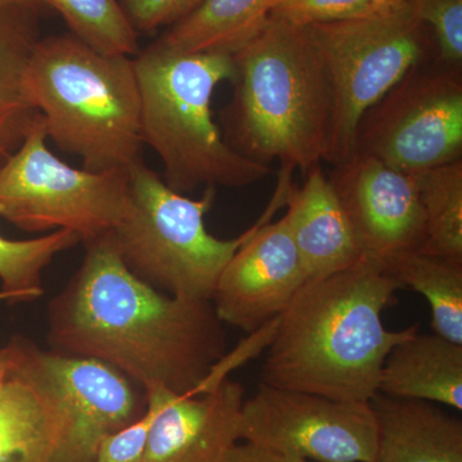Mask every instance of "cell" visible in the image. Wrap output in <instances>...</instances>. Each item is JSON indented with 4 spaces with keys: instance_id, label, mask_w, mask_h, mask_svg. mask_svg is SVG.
Returning <instances> with one entry per match:
<instances>
[{
    "instance_id": "484cf974",
    "label": "cell",
    "mask_w": 462,
    "mask_h": 462,
    "mask_svg": "<svg viewBox=\"0 0 462 462\" xmlns=\"http://www.w3.org/2000/svg\"><path fill=\"white\" fill-rule=\"evenodd\" d=\"M373 11L366 0H279L272 18L297 27L322 25Z\"/></svg>"
},
{
    "instance_id": "7a4b0ae2",
    "label": "cell",
    "mask_w": 462,
    "mask_h": 462,
    "mask_svg": "<svg viewBox=\"0 0 462 462\" xmlns=\"http://www.w3.org/2000/svg\"><path fill=\"white\" fill-rule=\"evenodd\" d=\"M398 284L378 261L309 281L281 315L261 383L333 400L370 402L385 358L419 333V325L389 330L382 320Z\"/></svg>"
},
{
    "instance_id": "9a60e30c",
    "label": "cell",
    "mask_w": 462,
    "mask_h": 462,
    "mask_svg": "<svg viewBox=\"0 0 462 462\" xmlns=\"http://www.w3.org/2000/svg\"><path fill=\"white\" fill-rule=\"evenodd\" d=\"M0 384V462H60L67 433L56 394L27 366L23 338Z\"/></svg>"
},
{
    "instance_id": "603a6c76",
    "label": "cell",
    "mask_w": 462,
    "mask_h": 462,
    "mask_svg": "<svg viewBox=\"0 0 462 462\" xmlns=\"http://www.w3.org/2000/svg\"><path fill=\"white\" fill-rule=\"evenodd\" d=\"M80 238L69 230L51 231L47 236L11 240L0 234V291L8 303L27 302L42 296V272L57 254L76 247Z\"/></svg>"
},
{
    "instance_id": "30bf717a",
    "label": "cell",
    "mask_w": 462,
    "mask_h": 462,
    "mask_svg": "<svg viewBox=\"0 0 462 462\" xmlns=\"http://www.w3.org/2000/svg\"><path fill=\"white\" fill-rule=\"evenodd\" d=\"M239 440L316 462H373L378 421L370 402L333 400L260 383L245 400Z\"/></svg>"
},
{
    "instance_id": "8fae6325",
    "label": "cell",
    "mask_w": 462,
    "mask_h": 462,
    "mask_svg": "<svg viewBox=\"0 0 462 462\" xmlns=\"http://www.w3.org/2000/svg\"><path fill=\"white\" fill-rule=\"evenodd\" d=\"M291 187V175L281 172L263 221L221 273L211 302L224 324L254 333L281 318L309 282L284 216L270 223L287 202Z\"/></svg>"
},
{
    "instance_id": "2e32d148",
    "label": "cell",
    "mask_w": 462,
    "mask_h": 462,
    "mask_svg": "<svg viewBox=\"0 0 462 462\" xmlns=\"http://www.w3.org/2000/svg\"><path fill=\"white\" fill-rule=\"evenodd\" d=\"M305 178L302 187L289 189L284 217L309 281H315L345 272L364 256L321 165Z\"/></svg>"
},
{
    "instance_id": "9c48e42d",
    "label": "cell",
    "mask_w": 462,
    "mask_h": 462,
    "mask_svg": "<svg viewBox=\"0 0 462 462\" xmlns=\"http://www.w3.org/2000/svg\"><path fill=\"white\" fill-rule=\"evenodd\" d=\"M355 153L407 175L462 160V69L413 67L361 118Z\"/></svg>"
},
{
    "instance_id": "4fadbf2b",
    "label": "cell",
    "mask_w": 462,
    "mask_h": 462,
    "mask_svg": "<svg viewBox=\"0 0 462 462\" xmlns=\"http://www.w3.org/2000/svg\"><path fill=\"white\" fill-rule=\"evenodd\" d=\"M328 178L364 257L384 266L392 258L422 247L425 218L413 175L354 153L334 166Z\"/></svg>"
},
{
    "instance_id": "52a82bcc",
    "label": "cell",
    "mask_w": 462,
    "mask_h": 462,
    "mask_svg": "<svg viewBox=\"0 0 462 462\" xmlns=\"http://www.w3.org/2000/svg\"><path fill=\"white\" fill-rule=\"evenodd\" d=\"M329 85L331 127L328 162L355 153L361 118L407 72L437 57L430 30L409 0L338 23L303 27Z\"/></svg>"
},
{
    "instance_id": "ac0fdd59",
    "label": "cell",
    "mask_w": 462,
    "mask_h": 462,
    "mask_svg": "<svg viewBox=\"0 0 462 462\" xmlns=\"http://www.w3.org/2000/svg\"><path fill=\"white\" fill-rule=\"evenodd\" d=\"M378 393L462 410V345L416 333L385 358Z\"/></svg>"
},
{
    "instance_id": "5bb4252c",
    "label": "cell",
    "mask_w": 462,
    "mask_h": 462,
    "mask_svg": "<svg viewBox=\"0 0 462 462\" xmlns=\"http://www.w3.org/2000/svg\"><path fill=\"white\" fill-rule=\"evenodd\" d=\"M153 413L144 462H221L238 443L245 388L233 380L188 396L162 384L144 388Z\"/></svg>"
},
{
    "instance_id": "e0dca14e",
    "label": "cell",
    "mask_w": 462,
    "mask_h": 462,
    "mask_svg": "<svg viewBox=\"0 0 462 462\" xmlns=\"http://www.w3.org/2000/svg\"><path fill=\"white\" fill-rule=\"evenodd\" d=\"M378 421L373 462H462V421L425 401L375 394Z\"/></svg>"
},
{
    "instance_id": "cb8c5ba5",
    "label": "cell",
    "mask_w": 462,
    "mask_h": 462,
    "mask_svg": "<svg viewBox=\"0 0 462 462\" xmlns=\"http://www.w3.org/2000/svg\"><path fill=\"white\" fill-rule=\"evenodd\" d=\"M62 16L69 32L100 53L135 57L139 33L118 0H47Z\"/></svg>"
},
{
    "instance_id": "6da1fadb",
    "label": "cell",
    "mask_w": 462,
    "mask_h": 462,
    "mask_svg": "<svg viewBox=\"0 0 462 462\" xmlns=\"http://www.w3.org/2000/svg\"><path fill=\"white\" fill-rule=\"evenodd\" d=\"M83 263L48 307L50 351L94 358L142 389L189 394L226 354L211 300H185L136 278L108 236L85 245Z\"/></svg>"
},
{
    "instance_id": "f1b7e54d",
    "label": "cell",
    "mask_w": 462,
    "mask_h": 462,
    "mask_svg": "<svg viewBox=\"0 0 462 462\" xmlns=\"http://www.w3.org/2000/svg\"><path fill=\"white\" fill-rule=\"evenodd\" d=\"M221 462H309L305 458L297 456L282 454V452L272 451L243 442L242 445L236 443L227 449Z\"/></svg>"
},
{
    "instance_id": "44dd1931",
    "label": "cell",
    "mask_w": 462,
    "mask_h": 462,
    "mask_svg": "<svg viewBox=\"0 0 462 462\" xmlns=\"http://www.w3.org/2000/svg\"><path fill=\"white\" fill-rule=\"evenodd\" d=\"M383 267L401 289H412L430 302L437 336L462 345V263L415 249Z\"/></svg>"
},
{
    "instance_id": "ffe728a7",
    "label": "cell",
    "mask_w": 462,
    "mask_h": 462,
    "mask_svg": "<svg viewBox=\"0 0 462 462\" xmlns=\"http://www.w3.org/2000/svg\"><path fill=\"white\" fill-rule=\"evenodd\" d=\"M279 0H203L158 41L184 53L236 56L263 32Z\"/></svg>"
},
{
    "instance_id": "1f68e13d",
    "label": "cell",
    "mask_w": 462,
    "mask_h": 462,
    "mask_svg": "<svg viewBox=\"0 0 462 462\" xmlns=\"http://www.w3.org/2000/svg\"><path fill=\"white\" fill-rule=\"evenodd\" d=\"M366 2L369 3L370 7L376 9L394 5V3L400 2V0H366Z\"/></svg>"
},
{
    "instance_id": "3957f363",
    "label": "cell",
    "mask_w": 462,
    "mask_h": 462,
    "mask_svg": "<svg viewBox=\"0 0 462 462\" xmlns=\"http://www.w3.org/2000/svg\"><path fill=\"white\" fill-rule=\"evenodd\" d=\"M233 60V98L221 114L225 142L249 161H279L289 171L328 162L329 85L306 30L270 18Z\"/></svg>"
},
{
    "instance_id": "7c38bea8",
    "label": "cell",
    "mask_w": 462,
    "mask_h": 462,
    "mask_svg": "<svg viewBox=\"0 0 462 462\" xmlns=\"http://www.w3.org/2000/svg\"><path fill=\"white\" fill-rule=\"evenodd\" d=\"M27 366L56 394L67 433L60 462H96L99 442L142 416L147 400L135 383L94 358L44 351L23 338Z\"/></svg>"
},
{
    "instance_id": "7402d4cb",
    "label": "cell",
    "mask_w": 462,
    "mask_h": 462,
    "mask_svg": "<svg viewBox=\"0 0 462 462\" xmlns=\"http://www.w3.org/2000/svg\"><path fill=\"white\" fill-rule=\"evenodd\" d=\"M413 178L425 218L420 251L462 263V160Z\"/></svg>"
},
{
    "instance_id": "4316f807",
    "label": "cell",
    "mask_w": 462,
    "mask_h": 462,
    "mask_svg": "<svg viewBox=\"0 0 462 462\" xmlns=\"http://www.w3.org/2000/svg\"><path fill=\"white\" fill-rule=\"evenodd\" d=\"M138 33H152L172 26L199 7L203 0H118Z\"/></svg>"
},
{
    "instance_id": "ba28073f",
    "label": "cell",
    "mask_w": 462,
    "mask_h": 462,
    "mask_svg": "<svg viewBox=\"0 0 462 462\" xmlns=\"http://www.w3.org/2000/svg\"><path fill=\"white\" fill-rule=\"evenodd\" d=\"M38 115L0 169V217L26 233L69 230L84 245L108 236L129 203V170L75 169L48 147Z\"/></svg>"
},
{
    "instance_id": "277c9868",
    "label": "cell",
    "mask_w": 462,
    "mask_h": 462,
    "mask_svg": "<svg viewBox=\"0 0 462 462\" xmlns=\"http://www.w3.org/2000/svg\"><path fill=\"white\" fill-rule=\"evenodd\" d=\"M47 138L91 172L142 160L141 94L134 57L100 53L71 33L39 39L23 75Z\"/></svg>"
},
{
    "instance_id": "4dcf8cb0",
    "label": "cell",
    "mask_w": 462,
    "mask_h": 462,
    "mask_svg": "<svg viewBox=\"0 0 462 462\" xmlns=\"http://www.w3.org/2000/svg\"><path fill=\"white\" fill-rule=\"evenodd\" d=\"M0 5H25V7L36 9L42 14H47L51 9L47 0H0Z\"/></svg>"
},
{
    "instance_id": "5b68a950",
    "label": "cell",
    "mask_w": 462,
    "mask_h": 462,
    "mask_svg": "<svg viewBox=\"0 0 462 462\" xmlns=\"http://www.w3.org/2000/svg\"><path fill=\"white\" fill-rule=\"evenodd\" d=\"M134 67L143 144L162 161L163 180L172 190L245 188L272 172L234 151L214 120L212 98L218 85L233 81V57L184 53L157 39L134 57Z\"/></svg>"
},
{
    "instance_id": "d6986e66",
    "label": "cell",
    "mask_w": 462,
    "mask_h": 462,
    "mask_svg": "<svg viewBox=\"0 0 462 462\" xmlns=\"http://www.w3.org/2000/svg\"><path fill=\"white\" fill-rule=\"evenodd\" d=\"M42 16L25 5H0V169L21 147L39 115L26 98L23 75L41 39Z\"/></svg>"
},
{
    "instance_id": "d6a6232c",
    "label": "cell",
    "mask_w": 462,
    "mask_h": 462,
    "mask_svg": "<svg viewBox=\"0 0 462 462\" xmlns=\"http://www.w3.org/2000/svg\"><path fill=\"white\" fill-rule=\"evenodd\" d=\"M0 300H7L9 302V297L7 294L3 293V291H0Z\"/></svg>"
},
{
    "instance_id": "8992f818",
    "label": "cell",
    "mask_w": 462,
    "mask_h": 462,
    "mask_svg": "<svg viewBox=\"0 0 462 462\" xmlns=\"http://www.w3.org/2000/svg\"><path fill=\"white\" fill-rule=\"evenodd\" d=\"M216 188L199 199L172 190L143 160L129 169V203L108 234L118 257L141 281L170 296L212 300L221 273L256 231L220 239L206 229Z\"/></svg>"
},
{
    "instance_id": "d4e9b609",
    "label": "cell",
    "mask_w": 462,
    "mask_h": 462,
    "mask_svg": "<svg viewBox=\"0 0 462 462\" xmlns=\"http://www.w3.org/2000/svg\"><path fill=\"white\" fill-rule=\"evenodd\" d=\"M416 16L430 30L437 60L462 69V0H409Z\"/></svg>"
},
{
    "instance_id": "f546056e",
    "label": "cell",
    "mask_w": 462,
    "mask_h": 462,
    "mask_svg": "<svg viewBox=\"0 0 462 462\" xmlns=\"http://www.w3.org/2000/svg\"><path fill=\"white\" fill-rule=\"evenodd\" d=\"M17 346L16 340L12 338L9 340L7 346L0 348V384L7 378L8 374L11 373L14 367V361H16Z\"/></svg>"
},
{
    "instance_id": "83f0119b",
    "label": "cell",
    "mask_w": 462,
    "mask_h": 462,
    "mask_svg": "<svg viewBox=\"0 0 462 462\" xmlns=\"http://www.w3.org/2000/svg\"><path fill=\"white\" fill-rule=\"evenodd\" d=\"M152 419L153 413L147 407L136 420L107 434L99 442L96 462H144Z\"/></svg>"
}]
</instances>
